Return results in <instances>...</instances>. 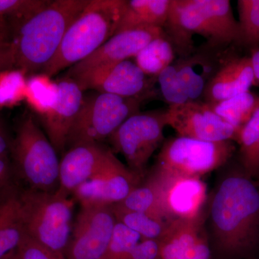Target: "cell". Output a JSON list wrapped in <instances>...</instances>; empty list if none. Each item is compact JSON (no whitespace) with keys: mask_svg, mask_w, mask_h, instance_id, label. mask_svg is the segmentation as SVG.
Segmentation results:
<instances>
[{"mask_svg":"<svg viewBox=\"0 0 259 259\" xmlns=\"http://www.w3.org/2000/svg\"><path fill=\"white\" fill-rule=\"evenodd\" d=\"M203 211L212 259H250L259 250V187L241 166L226 167Z\"/></svg>","mask_w":259,"mask_h":259,"instance_id":"obj_1","label":"cell"},{"mask_svg":"<svg viewBox=\"0 0 259 259\" xmlns=\"http://www.w3.org/2000/svg\"><path fill=\"white\" fill-rule=\"evenodd\" d=\"M163 31L177 55L187 57L195 52L194 35L207 40L205 49L215 51L239 44L241 30L228 0H171Z\"/></svg>","mask_w":259,"mask_h":259,"instance_id":"obj_2","label":"cell"},{"mask_svg":"<svg viewBox=\"0 0 259 259\" xmlns=\"http://www.w3.org/2000/svg\"><path fill=\"white\" fill-rule=\"evenodd\" d=\"M90 0H56L22 24L13 33L15 68L28 74L42 73L66 30Z\"/></svg>","mask_w":259,"mask_h":259,"instance_id":"obj_3","label":"cell"},{"mask_svg":"<svg viewBox=\"0 0 259 259\" xmlns=\"http://www.w3.org/2000/svg\"><path fill=\"white\" fill-rule=\"evenodd\" d=\"M125 4L126 0H90L69 25L42 74L51 77L93 54L117 32Z\"/></svg>","mask_w":259,"mask_h":259,"instance_id":"obj_4","label":"cell"},{"mask_svg":"<svg viewBox=\"0 0 259 259\" xmlns=\"http://www.w3.org/2000/svg\"><path fill=\"white\" fill-rule=\"evenodd\" d=\"M18 194L26 235L66 257L73 229V200L56 192L28 188Z\"/></svg>","mask_w":259,"mask_h":259,"instance_id":"obj_5","label":"cell"},{"mask_svg":"<svg viewBox=\"0 0 259 259\" xmlns=\"http://www.w3.org/2000/svg\"><path fill=\"white\" fill-rule=\"evenodd\" d=\"M10 153L13 170L28 189L49 193L57 192L60 171L57 151L31 115L18 125Z\"/></svg>","mask_w":259,"mask_h":259,"instance_id":"obj_6","label":"cell"},{"mask_svg":"<svg viewBox=\"0 0 259 259\" xmlns=\"http://www.w3.org/2000/svg\"><path fill=\"white\" fill-rule=\"evenodd\" d=\"M145 101L97 92L83 96L70 132L67 147L110 139L127 118L140 112Z\"/></svg>","mask_w":259,"mask_h":259,"instance_id":"obj_7","label":"cell"},{"mask_svg":"<svg viewBox=\"0 0 259 259\" xmlns=\"http://www.w3.org/2000/svg\"><path fill=\"white\" fill-rule=\"evenodd\" d=\"M236 151L233 141L207 142L177 136L165 139L153 166L169 175L202 178L227 164Z\"/></svg>","mask_w":259,"mask_h":259,"instance_id":"obj_8","label":"cell"},{"mask_svg":"<svg viewBox=\"0 0 259 259\" xmlns=\"http://www.w3.org/2000/svg\"><path fill=\"white\" fill-rule=\"evenodd\" d=\"M166 109L139 112L131 116L110 137L114 151L124 156L127 167L141 178L155 151L165 141ZM113 151V152H114Z\"/></svg>","mask_w":259,"mask_h":259,"instance_id":"obj_9","label":"cell"},{"mask_svg":"<svg viewBox=\"0 0 259 259\" xmlns=\"http://www.w3.org/2000/svg\"><path fill=\"white\" fill-rule=\"evenodd\" d=\"M82 91L92 90L117 96L150 100L160 95L155 86L156 77L145 74L134 61L92 70L74 78Z\"/></svg>","mask_w":259,"mask_h":259,"instance_id":"obj_10","label":"cell"},{"mask_svg":"<svg viewBox=\"0 0 259 259\" xmlns=\"http://www.w3.org/2000/svg\"><path fill=\"white\" fill-rule=\"evenodd\" d=\"M117 220L112 205H81L66 250V259H102Z\"/></svg>","mask_w":259,"mask_h":259,"instance_id":"obj_11","label":"cell"},{"mask_svg":"<svg viewBox=\"0 0 259 259\" xmlns=\"http://www.w3.org/2000/svg\"><path fill=\"white\" fill-rule=\"evenodd\" d=\"M166 118L167 125L177 136L207 142H239L241 129L223 120L202 100L168 106Z\"/></svg>","mask_w":259,"mask_h":259,"instance_id":"obj_12","label":"cell"},{"mask_svg":"<svg viewBox=\"0 0 259 259\" xmlns=\"http://www.w3.org/2000/svg\"><path fill=\"white\" fill-rule=\"evenodd\" d=\"M150 171L158 181L162 205L169 222L202 215L208 197L202 178L169 175L153 166Z\"/></svg>","mask_w":259,"mask_h":259,"instance_id":"obj_13","label":"cell"},{"mask_svg":"<svg viewBox=\"0 0 259 259\" xmlns=\"http://www.w3.org/2000/svg\"><path fill=\"white\" fill-rule=\"evenodd\" d=\"M120 161L110 148L100 143L69 148L60 161L59 187L56 193L69 197L85 182L111 168Z\"/></svg>","mask_w":259,"mask_h":259,"instance_id":"obj_14","label":"cell"},{"mask_svg":"<svg viewBox=\"0 0 259 259\" xmlns=\"http://www.w3.org/2000/svg\"><path fill=\"white\" fill-rule=\"evenodd\" d=\"M163 32V28L156 27H143L117 32L87 59L70 67L65 76L74 78L92 70L134 59L147 44Z\"/></svg>","mask_w":259,"mask_h":259,"instance_id":"obj_15","label":"cell"},{"mask_svg":"<svg viewBox=\"0 0 259 259\" xmlns=\"http://www.w3.org/2000/svg\"><path fill=\"white\" fill-rule=\"evenodd\" d=\"M83 98V91L71 78L64 76L55 85V97L42 113L47 137L57 153H64Z\"/></svg>","mask_w":259,"mask_h":259,"instance_id":"obj_16","label":"cell"},{"mask_svg":"<svg viewBox=\"0 0 259 259\" xmlns=\"http://www.w3.org/2000/svg\"><path fill=\"white\" fill-rule=\"evenodd\" d=\"M142 180L119 161L111 168L80 186L73 194L81 205H112L122 202Z\"/></svg>","mask_w":259,"mask_h":259,"instance_id":"obj_17","label":"cell"},{"mask_svg":"<svg viewBox=\"0 0 259 259\" xmlns=\"http://www.w3.org/2000/svg\"><path fill=\"white\" fill-rule=\"evenodd\" d=\"M159 242L161 259H212L203 212L194 219L171 221Z\"/></svg>","mask_w":259,"mask_h":259,"instance_id":"obj_18","label":"cell"},{"mask_svg":"<svg viewBox=\"0 0 259 259\" xmlns=\"http://www.w3.org/2000/svg\"><path fill=\"white\" fill-rule=\"evenodd\" d=\"M254 74L250 56L226 58L209 80L202 101L216 103L250 91Z\"/></svg>","mask_w":259,"mask_h":259,"instance_id":"obj_19","label":"cell"},{"mask_svg":"<svg viewBox=\"0 0 259 259\" xmlns=\"http://www.w3.org/2000/svg\"><path fill=\"white\" fill-rule=\"evenodd\" d=\"M222 51L202 49L173 62L190 101H201L209 80L222 64Z\"/></svg>","mask_w":259,"mask_h":259,"instance_id":"obj_20","label":"cell"},{"mask_svg":"<svg viewBox=\"0 0 259 259\" xmlns=\"http://www.w3.org/2000/svg\"><path fill=\"white\" fill-rule=\"evenodd\" d=\"M171 0H126L117 32L143 28H163L168 19Z\"/></svg>","mask_w":259,"mask_h":259,"instance_id":"obj_21","label":"cell"},{"mask_svg":"<svg viewBox=\"0 0 259 259\" xmlns=\"http://www.w3.org/2000/svg\"><path fill=\"white\" fill-rule=\"evenodd\" d=\"M25 234L18 191L13 189L0 198V259L16 250Z\"/></svg>","mask_w":259,"mask_h":259,"instance_id":"obj_22","label":"cell"},{"mask_svg":"<svg viewBox=\"0 0 259 259\" xmlns=\"http://www.w3.org/2000/svg\"><path fill=\"white\" fill-rule=\"evenodd\" d=\"M116 204L122 208L146 213L170 223L162 205L158 181L150 171L146 173L141 184L125 199Z\"/></svg>","mask_w":259,"mask_h":259,"instance_id":"obj_23","label":"cell"},{"mask_svg":"<svg viewBox=\"0 0 259 259\" xmlns=\"http://www.w3.org/2000/svg\"><path fill=\"white\" fill-rule=\"evenodd\" d=\"M176 55L173 45L163 31L135 56L134 61L145 74L157 77L175 61Z\"/></svg>","mask_w":259,"mask_h":259,"instance_id":"obj_24","label":"cell"},{"mask_svg":"<svg viewBox=\"0 0 259 259\" xmlns=\"http://www.w3.org/2000/svg\"><path fill=\"white\" fill-rule=\"evenodd\" d=\"M207 105L227 122L237 128L242 129L258 107L259 96L248 91L223 101Z\"/></svg>","mask_w":259,"mask_h":259,"instance_id":"obj_25","label":"cell"},{"mask_svg":"<svg viewBox=\"0 0 259 259\" xmlns=\"http://www.w3.org/2000/svg\"><path fill=\"white\" fill-rule=\"evenodd\" d=\"M117 222L122 223L141 236L142 240H160L169 223L146 213L136 212L112 204Z\"/></svg>","mask_w":259,"mask_h":259,"instance_id":"obj_26","label":"cell"},{"mask_svg":"<svg viewBox=\"0 0 259 259\" xmlns=\"http://www.w3.org/2000/svg\"><path fill=\"white\" fill-rule=\"evenodd\" d=\"M47 0H0V20L14 33L25 21L47 8Z\"/></svg>","mask_w":259,"mask_h":259,"instance_id":"obj_27","label":"cell"},{"mask_svg":"<svg viewBox=\"0 0 259 259\" xmlns=\"http://www.w3.org/2000/svg\"><path fill=\"white\" fill-rule=\"evenodd\" d=\"M241 45L250 51L259 46V0L238 1Z\"/></svg>","mask_w":259,"mask_h":259,"instance_id":"obj_28","label":"cell"},{"mask_svg":"<svg viewBox=\"0 0 259 259\" xmlns=\"http://www.w3.org/2000/svg\"><path fill=\"white\" fill-rule=\"evenodd\" d=\"M160 96L168 106L190 102L185 89L180 82L173 63L167 66L156 77Z\"/></svg>","mask_w":259,"mask_h":259,"instance_id":"obj_29","label":"cell"},{"mask_svg":"<svg viewBox=\"0 0 259 259\" xmlns=\"http://www.w3.org/2000/svg\"><path fill=\"white\" fill-rule=\"evenodd\" d=\"M141 240L139 234L117 221L106 253L102 259H125Z\"/></svg>","mask_w":259,"mask_h":259,"instance_id":"obj_30","label":"cell"},{"mask_svg":"<svg viewBox=\"0 0 259 259\" xmlns=\"http://www.w3.org/2000/svg\"><path fill=\"white\" fill-rule=\"evenodd\" d=\"M238 144L239 145L240 163L243 167L259 144V105L251 118L242 127Z\"/></svg>","mask_w":259,"mask_h":259,"instance_id":"obj_31","label":"cell"},{"mask_svg":"<svg viewBox=\"0 0 259 259\" xmlns=\"http://www.w3.org/2000/svg\"><path fill=\"white\" fill-rule=\"evenodd\" d=\"M17 252L20 259H66L25 234L19 244Z\"/></svg>","mask_w":259,"mask_h":259,"instance_id":"obj_32","label":"cell"},{"mask_svg":"<svg viewBox=\"0 0 259 259\" xmlns=\"http://www.w3.org/2000/svg\"><path fill=\"white\" fill-rule=\"evenodd\" d=\"M125 259H161L159 240H141Z\"/></svg>","mask_w":259,"mask_h":259,"instance_id":"obj_33","label":"cell"},{"mask_svg":"<svg viewBox=\"0 0 259 259\" xmlns=\"http://www.w3.org/2000/svg\"><path fill=\"white\" fill-rule=\"evenodd\" d=\"M15 67L14 42L8 35H0V74Z\"/></svg>","mask_w":259,"mask_h":259,"instance_id":"obj_34","label":"cell"},{"mask_svg":"<svg viewBox=\"0 0 259 259\" xmlns=\"http://www.w3.org/2000/svg\"><path fill=\"white\" fill-rule=\"evenodd\" d=\"M13 168L8 154H0V198L10 190Z\"/></svg>","mask_w":259,"mask_h":259,"instance_id":"obj_35","label":"cell"},{"mask_svg":"<svg viewBox=\"0 0 259 259\" xmlns=\"http://www.w3.org/2000/svg\"><path fill=\"white\" fill-rule=\"evenodd\" d=\"M11 141L8 138L4 125L0 120V154H8L10 153Z\"/></svg>","mask_w":259,"mask_h":259,"instance_id":"obj_36","label":"cell"},{"mask_svg":"<svg viewBox=\"0 0 259 259\" xmlns=\"http://www.w3.org/2000/svg\"><path fill=\"white\" fill-rule=\"evenodd\" d=\"M250 61L254 74V85L259 86V46L256 49L250 51Z\"/></svg>","mask_w":259,"mask_h":259,"instance_id":"obj_37","label":"cell"},{"mask_svg":"<svg viewBox=\"0 0 259 259\" xmlns=\"http://www.w3.org/2000/svg\"><path fill=\"white\" fill-rule=\"evenodd\" d=\"M8 33H9V31H8V27H7L6 24L0 20V35H2V34H5V35H8Z\"/></svg>","mask_w":259,"mask_h":259,"instance_id":"obj_38","label":"cell"},{"mask_svg":"<svg viewBox=\"0 0 259 259\" xmlns=\"http://www.w3.org/2000/svg\"><path fill=\"white\" fill-rule=\"evenodd\" d=\"M3 259H20V258H19L18 252H17L16 249L12 251L9 254L7 255L6 256L4 257Z\"/></svg>","mask_w":259,"mask_h":259,"instance_id":"obj_39","label":"cell"},{"mask_svg":"<svg viewBox=\"0 0 259 259\" xmlns=\"http://www.w3.org/2000/svg\"><path fill=\"white\" fill-rule=\"evenodd\" d=\"M258 184H257V185H258V187H259V177H258Z\"/></svg>","mask_w":259,"mask_h":259,"instance_id":"obj_40","label":"cell"}]
</instances>
